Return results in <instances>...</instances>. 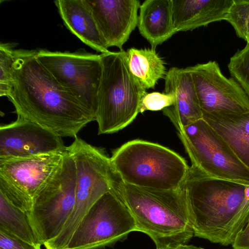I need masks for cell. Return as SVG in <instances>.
I'll return each mask as SVG.
<instances>
[{
	"label": "cell",
	"instance_id": "cell-1",
	"mask_svg": "<svg viewBox=\"0 0 249 249\" xmlns=\"http://www.w3.org/2000/svg\"><path fill=\"white\" fill-rule=\"evenodd\" d=\"M36 50H15L13 86L7 97L18 116L60 137L77 136L94 121L36 58Z\"/></svg>",
	"mask_w": 249,
	"mask_h": 249
},
{
	"label": "cell",
	"instance_id": "cell-2",
	"mask_svg": "<svg viewBox=\"0 0 249 249\" xmlns=\"http://www.w3.org/2000/svg\"><path fill=\"white\" fill-rule=\"evenodd\" d=\"M183 187L194 236L232 245L249 219V185L209 176L190 166Z\"/></svg>",
	"mask_w": 249,
	"mask_h": 249
},
{
	"label": "cell",
	"instance_id": "cell-3",
	"mask_svg": "<svg viewBox=\"0 0 249 249\" xmlns=\"http://www.w3.org/2000/svg\"><path fill=\"white\" fill-rule=\"evenodd\" d=\"M108 176L110 190L128 209L136 231L148 235L156 249L187 244L194 236L183 184L174 190L131 185L122 180L110 162Z\"/></svg>",
	"mask_w": 249,
	"mask_h": 249
},
{
	"label": "cell",
	"instance_id": "cell-4",
	"mask_svg": "<svg viewBox=\"0 0 249 249\" xmlns=\"http://www.w3.org/2000/svg\"><path fill=\"white\" fill-rule=\"evenodd\" d=\"M109 162L124 182L157 190L180 188L190 169L186 160L175 151L141 140L129 141L116 149Z\"/></svg>",
	"mask_w": 249,
	"mask_h": 249
},
{
	"label": "cell",
	"instance_id": "cell-5",
	"mask_svg": "<svg viewBox=\"0 0 249 249\" xmlns=\"http://www.w3.org/2000/svg\"><path fill=\"white\" fill-rule=\"evenodd\" d=\"M102 73L96 121L98 134L116 132L138 114L146 89L130 72L124 50L102 53Z\"/></svg>",
	"mask_w": 249,
	"mask_h": 249
},
{
	"label": "cell",
	"instance_id": "cell-6",
	"mask_svg": "<svg viewBox=\"0 0 249 249\" xmlns=\"http://www.w3.org/2000/svg\"><path fill=\"white\" fill-rule=\"evenodd\" d=\"M75 164V200L73 211L61 232L45 243L46 249H67L78 225L92 206L110 190L109 158L104 150L78 136L67 147Z\"/></svg>",
	"mask_w": 249,
	"mask_h": 249
},
{
	"label": "cell",
	"instance_id": "cell-7",
	"mask_svg": "<svg viewBox=\"0 0 249 249\" xmlns=\"http://www.w3.org/2000/svg\"><path fill=\"white\" fill-rule=\"evenodd\" d=\"M76 181L75 162L67 149L57 169L34 197L27 213L41 245L59 235L71 214Z\"/></svg>",
	"mask_w": 249,
	"mask_h": 249
},
{
	"label": "cell",
	"instance_id": "cell-8",
	"mask_svg": "<svg viewBox=\"0 0 249 249\" xmlns=\"http://www.w3.org/2000/svg\"><path fill=\"white\" fill-rule=\"evenodd\" d=\"M177 130L191 166L209 176L249 185V170L203 119Z\"/></svg>",
	"mask_w": 249,
	"mask_h": 249
},
{
	"label": "cell",
	"instance_id": "cell-9",
	"mask_svg": "<svg viewBox=\"0 0 249 249\" xmlns=\"http://www.w3.org/2000/svg\"><path fill=\"white\" fill-rule=\"evenodd\" d=\"M36 58L96 121L102 73L101 54L39 49Z\"/></svg>",
	"mask_w": 249,
	"mask_h": 249
},
{
	"label": "cell",
	"instance_id": "cell-10",
	"mask_svg": "<svg viewBox=\"0 0 249 249\" xmlns=\"http://www.w3.org/2000/svg\"><path fill=\"white\" fill-rule=\"evenodd\" d=\"M136 231L135 221L124 204L109 190L100 197L83 218L67 249H95Z\"/></svg>",
	"mask_w": 249,
	"mask_h": 249
},
{
	"label": "cell",
	"instance_id": "cell-11",
	"mask_svg": "<svg viewBox=\"0 0 249 249\" xmlns=\"http://www.w3.org/2000/svg\"><path fill=\"white\" fill-rule=\"evenodd\" d=\"M66 149L0 160V193L16 207L29 212L33 198L55 172Z\"/></svg>",
	"mask_w": 249,
	"mask_h": 249
},
{
	"label": "cell",
	"instance_id": "cell-12",
	"mask_svg": "<svg viewBox=\"0 0 249 249\" xmlns=\"http://www.w3.org/2000/svg\"><path fill=\"white\" fill-rule=\"evenodd\" d=\"M191 74L202 113L249 112V97L233 78L222 73L216 61L186 68Z\"/></svg>",
	"mask_w": 249,
	"mask_h": 249
},
{
	"label": "cell",
	"instance_id": "cell-13",
	"mask_svg": "<svg viewBox=\"0 0 249 249\" xmlns=\"http://www.w3.org/2000/svg\"><path fill=\"white\" fill-rule=\"evenodd\" d=\"M66 148L61 137L20 117L0 127V160L55 152Z\"/></svg>",
	"mask_w": 249,
	"mask_h": 249
},
{
	"label": "cell",
	"instance_id": "cell-14",
	"mask_svg": "<svg viewBox=\"0 0 249 249\" xmlns=\"http://www.w3.org/2000/svg\"><path fill=\"white\" fill-rule=\"evenodd\" d=\"M91 12L108 48L120 51L138 26V0H83Z\"/></svg>",
	"mask_w": 249,
	"mask_h": 249
},
{
	"label": "cell",
	"instance_id": "cell-15",
	"mask_svg": "<svg viewBox=\"0 0 249 249\" xmlns=\"http://www.w3.org/2000/svg\"><path fill=\"white\" fill-rule=\"evenodd\" d=\"M164 79L163 92L174 93L176 100L173 105L162 111L177 129L202 119L192 78L186 68H171L167 71Z\"/></svg>",
	"mask_w": 249,
	"mask_h": 249
},
{
	"label": "cell",
	"instance_id": "cell-16",
	"mask_svg": "<svg viewBox=\"0 0 249 249\" xmlns=\"http://www.w3.org/2000/svg\"><path fill=\"white\" fill-rule=\"evenodd\" d=\"M175 33L226 20L233 0H172Z\"/></svg>",
	"mask_w": 249,
	"mask_h": 249
},
{
	"label": "cell",
	"instance_id": "cell-17",
	"mask_svg": "<svg viewBox=\"0 0 249 249\" xmlns=\"http://www.w3.org/2000/svg\"><path fill=\"white\" fill-rule=\"evenodd\" d=\"M54 2L65 26L73 35L97 52H110L83 0H57Z\"/></svg>",
	"mask_w": 249,
	"mask_h": 249
},
{
	"label": "cell",
	"instance_id": "cell-18",
	"mask_svg": "<svg viewBox=\"0 0 249 249\" xmlns=\"http://www.w3.org/2000/svg\"><path fill=\"white\" fill-rule=\"evenodd\" d=\"M202 119L224 139L249 170V112L202 113Z\"/></svg>",
	"mask_w": 249,
	"mask_h": 249
},
{
	"label": "cell",
	"instance_id": "cell-19",
	"mask_svg": "<svg viewBox=\"0 0 249 249\" xmlns=\"http://www.w3.org/2000/svg\"><path fill=\"white\" fill-rule=\"evenodd\" d=\"M138 27L155 49L175 34L172 0H146L140 6Z\"/></svg>",
	"mask_w": 249,
	"mask_h": 249
},
{
	"label": "cell",
	"instance_id": "cell-20",
	"mask_svg": "<svg viewBox=\"0 0 249 249\" xmlns=\"http://www.w3.org/2000/svg\"><path fill=\"white\" fill-rule=\"evenodd\" d=\"M126 55L130 72L146 89H154L158 81L164 78L165 63L155 49L131 48Z\"/></svg>",
	"mask_w": 249,
	"mask_h": 249
},
{
	"label": "cell",
	"instance_id": "cell-21",
	"mask_svg": "<svg viewBox=\"0 0 249 249\" xmlns=\"http://www.w3.org/2000/svg\"><path fill=\"white\" fill-rule=\"evenodd\" d=\"M0 229L31 244L41 245L32 228L27 213L12 204L0 193Z\"/></svg>",
	"mask_w": 249,
	"mask_h": 249
},
{
	"label": "cell",
	"instance_id": "cell-22",
	"mask_svg": "<svg viewBox=\"0 0 249 249\" xmlns=\"http://www.w3.org/2000/svg\"><path fill=\"white\" fill-rule=\"evenodd\" d=\"M15 51L11 44H0V96L9 95L13 86V69Z\"/></svg>",
	"mask_w": 249,
	"mask_h": 249
},
{
	"label": "cell",
	"instance_id": "cell-23",
	"mask_svg": "<svg viewBox=\"0 0 249 249\" xmlns=\"http://www.w3.org/2000/svg\"><path fill=\"white\" fill-rule=\"evenodd\" d=\"M226 20L237 36L249 44V0H233Z\"/></svg>",
	"mask_w": 249,
	"mask_h": 249
},
{
	"label": "cell",
	"instance_id": "cell-24",
	"mask_svg": "<svg viewBox=\"0 0 249 249\" xmlns=\"http://www.w3.org/2000/svg\"><path fill=\"white\" fill-rule=\"evenodd\" d=\"M228 67L232 78L249 97V44L230 58Z\"/></svg>",
	"mask_w": 249,
	"mask_h": 249
},
{
	"label": "cell",
	"instance_id": "cell-25",
	"mask_svg": "<svg viewBox=\"0 0 249 249\" xmlns=\"http://www.w3.org/2000/svg\"><path fill=\"white\" fill-rule=\"evenodd\" d=\"M176 100L173 92H146L142 97L139 112L143 113L146 110L159 111L173 105Z\"/></svg>",
	"mask_w": 249,
	"mask_h": 249
},
{
	"label": "cell",
	"instance_id": "cell-26",
	"mask_svg": "<svg viewBox=\"0 0 249 249\" xmlns=\"http://www.w3.org/2000/svg\"><path fill=\"white\" fill-rule=\"evenodd\" d=\"M40 247L31 244L0 229V249H41Z\"/></svg>",
	"mask_w": 249,
	"mask_h": 249
},
{
	"label": "cell",
	"instance_id": "cell-27",
	"mask_svg": "<svg viewBox=\"0 0 249 249\" xmlns=\"http://www.w3.org/2000/svg\"><path fill=\"white\" fill-rule=\"evenodd\" d=\"M231 245L233 249H249V219Z\"/></svg>",
	"mask_w": 249,
	"mask_h": 249
},
{
	"label": "cell",
	"instance_id": "cell-28",
	"mask_svg": "<svg viewBox=\"0 0 249 249\" xmlns=\"http://www.w3.org/2000/svg\"><path fill=\"white\" fill-rule=\"evenodd\" d=\"M162 249H204L203 248L187 244H180L175 246L169 247Z\"/></svg>",
	"mask_w": 249,
	"mask_h": 249
}]
</instances>
